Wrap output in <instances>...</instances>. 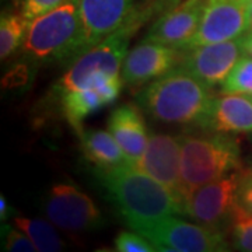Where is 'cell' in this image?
<instances>
[{"label": "cell", "mask_w": 252, "mask_h": 252, "mask_svg": "<svg viewBox=\"0 0 252 252\" xmlns=\"http://www.w3.org/2000/svg\"><path fill=\"white\" fill-rule=\"evenodd\" d=\"M184 52L143 38L126 55L121 69L124 84L136 89L161 77L180 66Z\"/></svg>", "instance_id": "30bf717a"}, {"label": "cell", "mask_w": 252, "mask_h": 252, "mask_svg": "<svg viewBox=\"0 0 252 252\" xmlns=\"http://www.w3.org/2000/svg\"><path fill=\"white\" fill-rule=\"evenodd\" d=\"M221 94L252 95V56H241L221 84Z\"/></svg>", "instance_id": "7402d4cb"}, {"label": "cell", "mask_w": 252, "mask_h": 252, "mask_svg": "<svg viewBox=\"0 0 252 252\" xmlns=\"http://www.w3.org/2000/svg\"><path fill=\"white\" fill-rule=\"evenodd\" d=\"M250 31H252V24H251V26H250Z\"/></svg>", "instance_id": "4dcf8cb0"}, {"label": "cell", "mask_w": 252, "mask_h": 252, "mask_svg": "<svg viewBox=\"0 0 252 252\" xmlns=\"http://www.w3.org/2000/svg\"><path fill=\"white\" fill-rule=\"evenodd\" d=\"M202 80L178 66L137 93L136 104L156 122L207 129L213 93Z\"/></svg>", "instance_id": "6da1fadb"}, {"label": "cell", "mask_w": 252, "mask_h": 252, "mask_svg": "<svg viewBox=\"0 0 252 252\" xmlns=\"http://www.w3.org/2000/svg\"><path fill=\"white\" fill-rule=\"evenodd\" d=\"M21 51L32 64L74 61L86 52L80 0H66L32 20Z\"/></svg>", "instance_id": "3957f363"}, {"label": "cell", "mask_w": 252, "mask_h": 252, "mask_svg": "<svg viewBox=\"0 0 252 252\" xmlns=\"http://www.w3.org/2000/svg\"><path fill=\"white\" fill-rule=\"evenodd\" d=\"M95 178L126 224L135 231L164 217L184 215L180 199L127 162L108 170L95 168Z\"/></svg>", "instance_id": "7a4b0ae2"}, {"label": "cell", "mask_w": 252, "mask_h": 252, "mask_svg": "<svg viewBox=\"0 0 252 252\" xmlns=\"http://www.w3.org/2000/svg\"><path fill=\"white\" fill-rule=\"evenodd\" d=\"M248 16H250V26L252 24V0L248 1Z\"/></svg>", "instance_id": "f546056e"}, {"label": "cell", "mask_w": 252, "mask_h": 252, "mask_svg": "<svg viewBox=\"0 0 252 252\" xmlns=\"http://www.w3.org/2000/svg\"><path fill=\"white\" fill-rule=\"evenodd\" d=\"M244 48L245 52L252 56V31H248L247 35H244Z\"/></svg>", "instance_id": "f1b7e54d"}, {"label": "cell", "mask_w": 252, "mask_h": 252, "mask_svg": "<svg viewBox=\"0 0 252 252\" xmlns=\"http://www.w3.org/2000/svg\"><path fill=\"white\" fill-rule=\"evenodd\" d=\"M13 224L23 233H26V235L35 245L36 251L59 252L63 251L66 247V244L54 225L42 219L16 216L13 219Z\"/></svg>", "instance_id": "d6986e66"}, {"label": "cell", "mask_w": 252, "mask_h": 252, "mask_svg": "<svg viewBox=\"0 0 252 252\" xmlns=\"http://www.w3.org/2000/svg\"><path fill=\"white\" fill-rule=\"evenodd\" d=\"M28 23L17 11H6L0 18V59L4 61L17 51L26 39Z\"/></svg>", "instance_id": "ffe728a7"}, {"label": "cell", "mask_w": 252, "mask_h": 252, "mask_svg": "<svg viewBox=\"0 0 252 252\" xmlns=\"http://www.w3.org/2000/svg\"><path fill=\"white\" fill-rule=\"evenodd\" d=\"M206 3L207 0H182L158 16L144 38L185 51L198 31Z\"/></svg>", "instance_id": "4fadbf2b"}, {"label": "cell", "mask_w": 252, "mask_h": 252, "mask_svg": "<svg viewBox=\"0 0 252 252\" xmlns=\"http://www.w3.org/2000/svg\"><path fill=\"white\" fill-rule=\"evenodd\" d=\"M31 62L17 63L14 64L9 72L6 73L1 79L3 90H17L21 87H26L28 81L31 80Z\"/></svg>", "instance_id": "484cf974"}, {"label": "cell", "mask_w": 252, "mask_h": 252, "mask_svg": "<svg viewBox=\"0 0 252 252\" xmlns=\"http://www.w3.org/2000/svg\"><path fill=\"white\" fill-rule=\"evenodd\" d=\"M156 247V251L223 252L228 243L220 230L193 224L174 216L164 217L136 230Z\"/></svg>", "instance_id": "52a82bcc"}, {"label": "cell", "mask_w": 252, "mask_h": 252, "mask_svg": "<svg viewBox=\"0 0 252 252\" xmlns=\"http://www.w3.org/2000/svg\"><path fill=\"white\" fill-rule=\"evenodd\" d=\"M230 233L237 250L252 252V212L238 202L230 219Z\"/></svg>", "instance_id": "44dd1931"}, {"label": "cell", "mask_w": 252, "mask_h": 252, "mask_svg": "<svg viewBox=\"0 0 252 252\" xmlns=\"http://www.w3.org/2000/svg\"><path fill=\"white\" fill-rule=\"evenodd\" d=\"M237 198L245 209L252 212V171L240 174Z\"/></svg>", "instance_id": "4316f807"}, {"label": "cell", "mask_w": 252, "mask_h": 252, "mask_svg": "<svg viewBox=\"0 0 252 252\" xmlns=\"http://www.w3.org/2000/svg\"><path fill=\"white\" fill-rule=\"evenodd\" d=\"M243 52H245V48L244 35H241L224 42L188 49L182 56L181 66L209 87H216L224 83Z\"/></svg>", "instance_id": "8fae6325"}, {"label": "cell", "mask_w": 252, "mask_h": 252, "mask_svg": "<svg viewBox=\"0 0 252 252\" xmlns=\"http://www.w3.org/2000/svg\"><path fill=\"white\" fill-rule=\"evenodd\" d=\"M66 0H16V11L31 23L36 17L56 9Z\"/></svg>", "instance_id": "cb8c5ba5"}, {"label": "cell", "mask_w": 252, "mask_h": 252, "mask_svg": "<svg viewBox=\"0 0 252 252\" xmlns=\"http://www.w3.org/2000/svg\"><path fill=\"white\" fill-rule=\"evenodd\" d=\"M180 140L182 199L193 189L240 168V146L231 136L219 132L181 135Z\"/></svg>", "instance_id": "5b68a950"}, {"label": "cell", "mask_w": 252, "mask_h": 252, "mask_svg": "<svg viewBox=\"0 0 252 252\" xmlns=\"http://www.w3.org/2000/svg\"><path fill=\"white\" fill-rule=\"evenodd\" d=\"M115 251L119 252H153L156 247L140 233L121 231L115 238Z\"/></svg>", "instance_id": "d4e9b609"}, {"label": "cell", "mask_w": 252, "mask_h": 252, "mask_svg": "<svg viewBox=\"0 0 252 252\" xmlns=\"http://www.w3.org/2000/svg\"><path fill=\"white\" fill-rule=\"evenodd\" d=\"M1 240H3V248L10 252H35V245L28 238L26 233L13 224L1 225Z\"/></svg>", "instance_id": "603a6c76"}, {"label": "cell", "mask_w": 252, "mask_h": 252, "mask_svg": "<svg viewBox=\"0 0 252 252\" xmlns=\"http://www.w3.org/2000/svg\"><path fill=\"white\" fill-rule=\"evenodd\" d=\"M238 184L240 174H228L193 189L184 199V215L199 224L221 230L230 223L238 203Z\"/></svg>", "instance_id": "ba28073f"}, {"label": "cell", "mask_w": 252, "mask_h": 252, "mask_svg": "<svg viewBox=\"0 0 252 252\" xmlns=\"http://www.w3.org/2000/svg\"><path fill=\"white\" fill-rule=\"evenodd\" d=\"M251 98H252V95H251Z\"/></svg>", "instance_id": "d6a6232c"}, {"label": "cell", "mask_w": 252, "mask_h": 252, "mask_svg": "<svg viewBox=\"0 0 252 252\" xmlns=\"http://www.w3.org/2000/svg\"><path fill=\"white\" fill-rule=\"evenodd\" d=\"M250 31L248 3L244 0H207L198 31L185 51L224 42Z\"/></svg>", "instance_id": "9c48e42d"}, {"label": "cell", "mask_w": 252, "mask_h": 252, "mask_svg": "<svg viewBox=\"0 0 252 252\" xmlns=\"http://www.w3.org/2000/svg\"><path fill=\"white\" fill-rule=\"evenodd\" d=\"M152 17L153 13L144 3L133 6L121 27L73 61L72 66L55 84V94L61 98L66 93L84 89L89 79L97 72L119 74L127 55L130 38Z\"/></svg>", "instance_id": "277c9868"}, {"label": "cell", "mask_w": 252, "mask_h": 252, "mask_svg": "<svg viewBox=\"0 0 252 252\" xmlns=\"http://www.w3.org/2000/svg\"><path fill=\"white\" fill-rule=\"evenodd\" d=\"M10 215H11V209L9 206V202L1 195L0 196V217H1V221H4Z\"/></svg>", "instance_id": "83f0119b"}, {"label": "cell", "mask_w": 252, "mask_h": 252, "mask_svg": "<svg viewBox=\"0 0 252 252\" xmlns=\"http://www.w3.org/2000/svg\"><path fill=\"white\" fill-rule=\"evenodd\" d=\"M135 168L160 182L184 203L181 185L180 136L152 133L149 136L146 150L136 162Z\"/></svg>", "instance_id": "7c38bea8"}, {"label": "cell", "mask_w": 252, "mask_h": 252, "mask_svg": "<svg viewBox=\"0 0 252 252\" xmlns=\"http://www.w3.org/2000/svg\"><path fill=\"white\" fill-rule=\"evenodd\" d=\"M244 1H247V3H248V1H250V0H244Z\"/></svg>", "instance_id": "1f68e13d"}, {"label": "cell", "mask_w": 252, "mask_h": 252, "mask_svg": "<svg viewBox=\"0 0 252 252\" xmlns=\"http://www.w3.org/2000/svg\"><path fill=\"white\" fill-rule=\"evenodd\" d=\"M207 129L233 135L252 132V98L248 94H223L215 98Z\"/></svg>", "instance_id": "2e32d148"}, {"label": "cell", "mask_w": 252, "mask_h": 252, "mask_svg": "<svg viewBox=\"0 0 252 252\" xmlns=\"http://www.w3.org/2000/svg\"><path fill=\"white\" fill-rule=\"evenodd\" d=\"M42 210L52 224L73 235L94 233L105 225L97 203L84 190L69 182H58L48 189Z\"/></svg>", "instance_id": "8992f818"}, {"label": "cell", "mask_w": 252, "mask_h": 252, "mask_svg": "<svg viewBox=\"0 0 252 252\" xmlns=\"http://www.w3.org/2000/svg\"><path fill=\"white\" fill-rule=\"evenodd\" d=\"M62 114L67 124L80 133L83 130V122L86 118L98 112L105 107V101L99 95V93L93 87H84L80 90L66 93L61 97Z\"/></svg>", "instance_id": "ac0fdd59"}, {"label": "cell", "mask_w": 252, "mask_h": 252, "mask_svg": "<svg viewBox=\"0 0 252 252\" xmlns=\"http://www.w3.org/2000/svg\"><path fill=\"white\" fill-rule=\"evenodd\" d=\"M108 130L125 154L126 161L135 167L149 142L143 111L137 104H122L108 117Z\"/></svg>", "instance_id": "9a60e30c"}, {"label": "cell", "mask_w": 252, "mask_h": 252, "mask_svg": "<svg viewBox=\"0 0 252 252\" xmlns=\"http://www.w3.org/2000/svg\"><path fill=\"white\" fill-rule=\"evenodd\" d=\"M135 0H80L86 51L124 24Z\"/></svg>", "instance_id": "5bb4252c"}, {"label": "cell", "mask_w": 252, "mask_h": 252, "mask_svg": "<svg viewBox=\"0 0 252 252\" xmlns=\"http://www.w3.org/2000/svg\"><path fill=\"white\" fill-rule=\"evenodd\" d=\"M79 136L84 158L95 168L108 170L127 162L122 149L109 130L83 129Z\"/></svg>", "instance_id": "e0dca14e"}]
</instances>
